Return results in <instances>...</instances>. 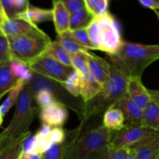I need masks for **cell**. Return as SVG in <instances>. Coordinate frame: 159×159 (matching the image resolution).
I'll use <instances>...</instances> for the list:
<instances>
[{"mask_svg":"<svg viewBox=\"0 0 159 159\" xmlns=\"http://www.w3.org/2000/svg\"><path fill=\"white\" fill-rule=\"evenodd\" d=\"M37 27V25L29 23L20 18H11L3 20L0 29L3 35L6 37H16V36L29 33Z\"/></svg>","mask_w":159,"mask_h":159,"instance_id":"17","label":"cell"},{"mask_svg":"<svg viewBox=\"0 0 159 159\" xmlns=\"http://www.w3.org/2000/svg\"><path fill=\"white\" fill-rule=\"evenodd\" d=\"M93 159H110L108 145L106 146L103 149H102Z\"/></svg>","mask_w":159,"mask_h":159,"instance_id":"45","label":"cell"},{"mask_svg":"<svg viewBox=\"0 0 159 159\" xmlns=\"http://www.w3.org/2000/svg\"><path fill=\"white\" fill-rule=\"evenodd\" d=\"M51 129H52V127H50V126L42 124L41 127L37 130L35 136L37 138H41V139H48V137H49L50 133H51Z\"/></svg>","mask_w":159,"mask_h":159,"instance_id":"40","label":"cell"},{"mask_svg":"<svg viewBox=\"0 0 159 159\" xmlns=\"http://www.w3.org/2000/svg\"><path fill=\"white\" fill-rule=\"evenodd\" d=\"M80 76L82 82L80 97L85 103L93 99L102 90V86L96 81L89 70Z\"/></svg>","mask_w":159,"mask_h":159,"instance_id":"20","label":"cell"},{"mask_svg":"<svg viewBox=\"0 0 159 159\" xmlns=\"http://www.w3.org/2000/svg\"><path fill=\"white\" fill-rule=\"evenodd\" d=\"M11 59L28 65L48 50L52 41L49 36L37 26L25 34L7 37Z\"/></svg>","mask_w":159,"mask_h":159,"instance_id":"4","label":"cell"},{"mask_svg":"<svg viewBox=\"0 0 159 159\" xmlns=\"http://www.w3.org/2000/svg\"><path fill=\"white\" fill-rule=\"evenodd\" d=\"M155 133H157V131L144 126L125 124L121 130L111 132L109 145L132 149Z\"/></svg>","mask_w":159,"mask_h":159,"instance_id":"9","label":"cell"},{"mask_svg":"<svg viewBox=\"0 0 159 159\" xmlns=\"http://www.w3.org/2000/svg\"><path fill=\"white\" fill-rule=\"evenodd\" d=\"M34 96L35 93L30 82L25 84L16 104L12 118L9 125L0 134V140L16 138L30 131V126L40 110L36 102Z\"/></svg>","mask_w":159,"mask_h":159,"instance_id":"3","label":"cell"},{"mask_svg":"<svg viewBox=\"0 0 159 159\" xmlns=\"http://www.w3.org/2000/svg\"><path fill=\"white\" fill-rule=\"evenodd\" d=\"M127 159H137L136 158V156H135L134 153L133 151L130 150V155H129L128 158Z\"/></svg>","mask_w":159,"mask_h":159,"instance_id":"46","label":"cell"},{"mask_svg":"<svg viewBox=\"0 0 159 159\" xmlns=\"http://www.w3.org/2000/svg\"><path fill=\"white\" fill-rule=\"evenodd\" d=\"M122 111L125 119V124L127 125L143 126L144 113L141 108L134 103L126 95L114 106Z\"/></svg>","mask_w":159,"mask_h":159,"instance_id":"12","label":"cell"},{"mask_svg":"<svg viewBox=\"0 0 159 159\" xmlns=\"http://www.w3.org/2000/svg\"><path fill=\"white\" fill-rule=\"evenodd\" d=\"M11 60L9 41L5 35H0V64L7 63Z\"/></svg>","mask_w":159,"mask_h":159,"instance_id":"36","label":"cell"},{"mask_svg":"<svg viewBox=\"0 0 159 159\" xmlns=\"http://www.w3.org/2000/svg\"><path fill=\"white\" fill-rule=\"evenodd\" d=\"M87 52H79L71 55V62L74 70L83 75L89 71V57Z\"/></svg>","mask_w":159,"mask_h":159,"instance_id":"32","label":"cell"},{"mask_svg":"<svg viewBox=\"0 0 159 159\" xmlns=\"http://www.w3.org/2000/svg\"><path fill=\"white\" fill-rule=\"evenodd\" d=\"M64 4L70 13L78 12L84 9V2L82 0H59Z\"/></svg>","mask_w":159,"mask_h":159,"instance_id":"39","label":"cell"},{"mask_svg":"<svg viewBox=\"0 0 159 159\" xmlns=\"http://www.w3.org/2000/svg\"><path fill=\"white\" fill-rule=\"evenodd\" d=\"M127 80L128 78L117 67L110 63V75L106 85L93 99L85 103L84 122L96 115L102 116L110 107L125 96Z\"/></svg>","mask_w":159,"mask_h":159,"instance_id":"2","label":"cell"},{"mask_svg":"<svg viewBox=\"0 0 159 159\" xmlns=\"http://www.w3.org/2000/svg\"><path fill=\"white\" fill-rule=\"evenodd\" d=\"M111 138V131L100 125L81 134L67 148L65 159H93L107 146Z\"/></svg>","mask_w":159,"mask_h":159,"instance_id":"5","label":"cell"},{"mask_svg":"<svg viewBox=\"0 0 159 159\" xmlns=\"http://www.w3.org/2000/svg\"><path fill=\"white\" fill-rule=\"evenodd\" d=\"M86 30L92 44L93 45L95 49L99 51L100 40H99V26H98V23L95 17L88 25V26L86 27Z\"/></svg>","mask_w":159,"mask_h":159,"instance_id":"34","label":"cell"},{"mask_svg":"<svg viewBox=\"0 0 159 159\" xmlns=\"http://www.w3.org/2000/svg\"><path fill=\"white\" fill-rule=\"evenodd\" d=\"M25 84H26L25 82H22V81H19L18 83L12 89L9 90V92L8 93L7 98L0 106V128L2 127L4 119L6 117V114L9 113V110L15 104H16L19 96H20V93H21L23 88H24Z\"/></svg>","mask_w":159,"mask_h":159,"instance_id":"22","label":"cell"},{"mask_svg":"<svg viewBox=\"0 0 159 159\" xmlns=\"http://www.w3.org/2000/svg\"><path fill=\"white\" fill-rule=\"evenodd\" d=\"M57 40L59 43L61 44V46L70 54V55H72V54H77L79 52H87L89 50H88L87 48H84L83 46L80 45L79 43H78L75 40H73L71 37H70L68 36V34L66 32L64 33V34H60V35H57Z\"/></svg>","mask_w":159,"mask_h":159,"instance_id":"29","label":"cell"},{"mask_svg":"<svg viewBox=\"0 0 159 159\" xmlns=\"http://www.w3.org/2000/svg\"><path fill=\"white\" fill-rule=\"evenodd\" d=\"M157 159H159V155H158V158H157Z\"/></svg>","mask_w":159,"mask_h":159,"instance_id":"52","label":"cell"},{"mask_svg":"<svg viewBox=\"0 0 159 159\" xmlns=\"http://www.w3.org/2000/svg\"><path fill=\"white\" fill-rule=\"evenodd\" d=\"M3 20H5L4 18H3L2 16L1 15H0V26H1V24H2V21H3Z\"/></svg>","mask_w":159,"mask_h":159,"instance_id":"48","label":"cell"},{"mask_svg":"<svg viewBox=\"0 0 159 159\" xmlns=\"http://www.w3.org/2000/svg\"><path fill=\"white\" fill-rule=\"evenodd\" d=\"M127 95L130 100L144 110L152 102L148 89L142 83L141 77L132 76L127 80Z\"/></svg>","mask_w":159,"mask_h":159,"instance_id":"11","label":"cell"},{"mask_svg":"<svg viewBox=\"0 0 159 159\" xmlns=\"http://www.w3.org/2000/svg\"><path fill=\"white\" fill-rule=\"evenodd\" d=\"M2 99V98H0V100H1V99Z\"/></svg>","mask_w":159,"mask_h":159,"instance_id":"53","label":"cell"},{"mask_svg":"<svg viewBox=\"0 0 159 159\" xmlns=\"http://www.w3.org/2000/svg\"><path fill=\"white\" fill-rule=\"evenodd\" d=\"M53 22L57 35L70 30V13L63 3L53 0Z\"/></svg>","mask_w":159,"mask_h":159,"instance_id":"18","label":"cell"},{"mask_svg":"<svg viewBox=\"0 0 159 159\" xmlns=\"http://www.w3.org/2000/svg\"><path fill=\"white\" fill-rule=\"evenodd\" d=\"M46 52L62 65L72 68L71 62V55L61 46V44L57 40L51 42Z\"/></svg>","mask_w":159,"mask_h":159,"instance_id":"27","label":"cell"},{"mask_svg":"<svg viewBox=\"0 0 159 159\" xmlns=\"http://www.w3.org/2000/svg\"><path fill=\"white\" fill-rule=\"evenodd\" d=\"M67 131L62 127H52L48 139L52 144H61L66 138Z\"/></svg>","mask_w":159,"mask_h":159,"instance_id":"38","label":"cell"},{"mask_svg":"<svg viewBox=\"0 0 159 159\" xmlns=\"http://www.w3.org/2000/svg\"><path fill=\"white\" fill-rule=\"evenodd\" d=\"M29 82L34 93L42 89L47 90L54 96L57 102L63 104L65 107L75 112L80 120L83 121L85 102L81 99V97L77 98L71 96L59 82L34 73L32 79Z\"/></svg>","mask_w":159,"mask_h":159,"instance_id":"6","label":"cell"},{"mask_svg":"<svg viewBox=\"0 0 159 159\" xmlns=\"http://www.w3.org/2000/svg\"><path fill=\"white\" fill-rule=\"evenodd\" d=\"M15 17L37 25L43 22L53 21V11L52 9H40L29 4L24 10L17 13Z\"/></svg>","mask_w":159,"mask_h":159,"instance_id":"19","label":"cell"},{"mask_svg":"<svg viewBox=\"0 0 159 159\" xmlns=\"http://www.w3.org/2000/svg\"><path fill=\"white\" fill-rule=\"evenodd\" d=\"M30 136L29 131L16 138L0 140V159H18L25 141Z\"/></svg>","mask_w":159,"mask_h":159,"instance_id":"14","label":"cell"},{"mask_svg":"<svg viewBox=\"0 0 159 159\" xmlns=\"http://www.w3.org/2000/svg\"><path fill=\"white\" fill-rule=\"evenodd\" d=\"M138 2L144 7L153 9L154 11L159 9V0H138Z\"/></svg>","mask_w":159,"mask_h":159,"instance_id":"41","label":"cell"},{"mask_svg":"<svg viewBox=\"0 0 159 159\" xmlns=\"http://www.w3.org/2000/svg\"><path fill=\"white\" fill-rule=\"evenodd\" d=\"M110 63L127 78L141 77L144 70L159 59V44H141L123 40L114 54H107Z\"/></svg>","mask_w":159,"mask_h":159,"instance_id":"1","label":"cell"},{"mask_svg":"<svg viewBox=\"0 0 159 159\" xmlns=\"http://www.w3.org/2000/svg\"><path fill=\"white\" fill-rule=\"evenodd\" d=\"M151 100L159 107V89H148Z\"/></svg>","mask_w":159,"mask_h":159,"instance_id":"44","label":"cell"},{"mask_svg":"<svg viewBox=\"0 0 159 159\" xmlns=\"http://www.w3.org/2000/svg\"><path fill=\"white\" fill-rule=\"evenodd\" d=\"M0 6H1V7H2V6H1V2H0Z\"/></svg>","mask_w":159,"mask_h":159,"instance_id":"51","label":"cell"},{"mask_svg":"<svg viewBox=\"0 0 159 159\" xmlns=\"http://www.w3.org/2000/svg\"><path fill=\"white\" fill-rule=\"evenodd\" d=\"M9 65L12 75L19 81L28 83L32 79L34 73L30 69L26 64L15 59H11L9 62Z\"/></svg>","mask_w":159,"mask_h":159,"instance_id":"26","label":"cell"},{"mask_svg":"<svg viewBox=\"0 0 159 159\" xmlns=\"http://www.w3.org/2000/svg\"><path fill=\"white\" fill-rule=\"evenodd\" d=\"M155 14H156V15H157V16H158V20H159V12H158V10H155Z\"/></svg>","mask_w":159,"mask_h":159,"instance_id":"49","label":"cell"},{"mask_svg":"<svg viewBox=\"0 0 159 159\" xmlns=\"http://www.w3.org/2000/svg\"><path fill=\"white\" fill-rule=\"evenodd\" d=\"M18 159H43V155L33 152H26L22 150Z\"/></svg>","mask_w":159,"mask_h":159,"instance_id":"42","label":"cell"},{"mask_svg":"<svg viewBox=\"0 0 159 159\" xmlns=\"http://www.w3.org/2000/svg\"><path fill=\"white\" fill-rule=\"evenodd\" d=\"M66 33L70 37H71L73 40H75L78 43L83 46L84 48H87L89 51L90 50H96L89 38L86 28L76 30H69Z\"/></svg>","mask_w":159,"mask_h":159,"instance_id":"33","label":"cell"},{"mask_svg":"<svg viewBox=\"0 0 159 159\" xmlns=\"http://www.w3.org/2000/svg\"><path fill=\"white\" fill-rule=\"evenodd\" d=\"M102 125L111 132L118 131L125 126L122 111L116 107H111L102 115Z\"/></svg>","mask_w":159,"mask_h":159,"instance_id":"21","label":"cell"},{"mask_svg":"<svg viewBox=\"0 0 159 159\" xmlns=\"http://www.w3.org/2000/svg\"><path fill=\"white\" fill-rule=\"evenodd\" d=\"M0 35H3V34H2V32L1 29H0Z\"/></svg>","mask_w":159,"mask_h":159,"instance_id":"50","label":"cell"},{"mask_svg":"<svg viewBox=\"0 0 159 159\" xmlns=\"http://www.w3.org/2000/svg\"><path fill=\"white\" fill-rule=\"evenodd\" d=\"M0 15H1L2 16L4 19H8L7 17L6 16V15H5L4 12H3V10H2V9L1 6H0Z\"/></svg>","mask_w":159,"mask_h":159,"instance_id":"47","label":"cell"},{"mask_svg":"<svg viewBox=\"0 0 159 159\" xmlns=\"http://www.w3.org/2000/svg\"><path fill=\"white\" fill-rule=\"evenodd\" d=\"M95 18L99 26V51L106 54H114L123 41L119 24L109 12Z\"/></svg>","mask_w":159,"mask_h":159,"instance_id":"7","label":"cell"},{"mask_svg":"<svg viewBox=\"0 0 159 159\" xmlns=\"http://www.w3.org/2000/svg\"><path fill=\"white\" fill-rule=\"evenodd\" d=\"M9 62L0 64V98L7 94L19 82L12 75Z\"/></svg>","mask_w":159,"mask_h":159,"instance_id":"23","label":"cell"},{"mask_svg":"<svg viewBox=\"0 0 159 159\" xmlns=\"http://www.w3.org/2000/svg\"><path fill=\"white\" fill-rule=\"evenodd\" d=\"M27 65L34 74L55 81L61 84L64 83L74 71V68L62 65L47 52L43 53L42 55Z\"/></svg>","mask_w":159,"mask_h":159,"instance_id":"8","label":"cell"},{"mask_svg":"<svg viewBox=\"0 0 159 159\" xmlns=\"http://www.w3.org/2000/svg\"><path fill=\"white\" fill-rule=\"evenodd\" d=\"M94 17L84 8L70 15V30L84 29L88 26Z\"/></svg>","mask_w":159,"mask_h":159,"instance_id":"28","label":"cell"},{"mask_svg":"<svg viewBox=\"0 0 159 159\" xmlns=\"http://www.w3.org/2000/svg\"><path fill=\"white\" fill-rule=\"evenodd\" d=\"M84 121H82L80 125L72 130H68L66 138L64 142L61 144H52L50 148L43 154V159H65V152L68 146L75 141L82 132Z\"/></svg>","mask_w":159,"mask_h":159,"instance_id":"13","label":"cell"},{"mask_svg":"<svg viewBox=\"0 0 159 159\" xmlns=\"http://www.w3.org/2000/svg\"><path fill=\"white\" fill-rule=\"evenodd\" d=\"M34 97H35L36 102H37V106L40 107V109L48 107L54 102H57L54 96L45 89L40 90V91L35 93Z\"/></svg>","mask_w":159,"mask_h":159,"instance_id":"35","label":"cell"},{"mask_svg":"<svg viewBox=\"0 0 159 159\" xmlns=\"http://www.w3.org/2000/svg\"><path fill=\"white\" fill-rule=\"evenodd\" d=\"M14 3L17 13L24 10L29 5L28 0H14Z\"/></svg>","mask_w":159,"mask_h":159,"instance_id":"43","label":"cell"},{"mask_svg":"<svg viewBox=\"0 0 159 159\" xmlns=\"http://www.w3.org/2000/svg\"><path fill=\"white\" fill-rule=\"evenodd\" d=\"M89 69L95 79L102 87L106 85L110 75V63L96 54L88 53Z\"/></svg>","mask_w":159,"mask_h":159,"instance_id":"15","label":"cell"},{"mask_svg":"<svg viewBox=\"0 0 159 159\" xmlns=\"http://www.w3.org/2000/svg\"><path fill=\"white\" fill-rule=\"evenodd\" d=\"M144 121L143 126L149 129L159 132V107L151 102L143 110Z\"/></svg>","mask_w":159,"mask_h":159,"instance_id":"25","label":"cell"},{"mask_svg":"<svg viewBox=\"0 0 159 159\" xmlns=\"http://www.w3.org/2000/svg\"><path fill=\"white\" fill-rule=\"evenodd\" d=\"M61 85L71 96L77 98L80 97L81 89H82L81 76L75 70L71 72V74Z\"/></svg>","mask_w":159,"mask_h":159,"instance_id":"30","label":"cell"},{"mask_svg":"<svg viewBox=\"0 0 159 159\" xmlns=\"http://www.w3.org/2000/svg\"><path fill=\"white\" fill-rule=\"evenodd\" d=\"M85 9L93 16L98 17L108 12L109 0H82Z\"/></svg>","mask_w":159,"mask_h":159,"instance_id":"31","label":"cell"},{"mask_svg":"<svg viewBox=\"0 0 159 159\" xmlns=\"http://www.w3.org/2000/svg\"><path fill=\"white\" fill-rule=\"evenodd\" d=\"M110 159H127L130 155V150L125 148H118L108 144Z\"/></svg>","mask_w":159,"mask_h":159,"instance_id":"37","label":"cell"},{"mask_svg":"<svg viewBox=\"0 0 159 159\" xmlns=\"http://www.w3.org/2000/svg\"><path fill=\"white\" fill-rule=\"evenodd\" d=\"M52 143L49 139H41L34 136H30L25 141L23 147V151L26 152H33L43 155L46 152Z\"/></svg>","mask_w":159,"mask_h":159,"instance_id":"24","label":"cell"},{"mask_svg":"<svg viewBox=\"0 0 159 159\" xmlns=\"http://www.w3.org/2000/svg\"><path fill=\"white\" fill-rule=\"evenodd\" d=\"M68 116L67 107L58 102L40 109L39 112V118L42 124L51 127H62L66 123Z\"/></svg>","mask_w":159,"mask_h":159,"instance_id":"10","label":"cell"},{"mask_svg":"<svg viewBox=\"0 0 159 159\" xmlns=\"http://www.w3.org/2000/svg\"><path fill=\"white\" fill-rule=\"evenodd\" d=\"M137 159H157L159 155V132L154 134L132 149Z\"/></svg>","mask_w":159,"mask_h":159,"instance_id":"16","label":"cell"}]
</instances>
